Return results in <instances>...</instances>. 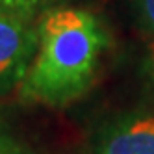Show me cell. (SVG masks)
I'll use <instances>...</instances> for the list:
<instances>
[{"instance_id":"obj_1","label":"cell","mask_w":154,"mask_h":154,"mask_svg":"<svg viewBox=\"0 0 154 154\" xmlns=\"http://www.w3.org/2000/svg\"><path fill=\"white\" fill-rule=\"evenodd\" d=\"M37 34V50L19 85L20 98L50 108L69 106L93 85L108 34L93 13L78 8L48 11Z\"/></svg>"},{"instance_id":"obj_2","label":"cell","mask_w":154,"mask_h":154,"mask_svg":"<svg viewBox=\"0 0 154 154\" xmlns=\"http://www.w3.org/2000/svg\"><path fill=\"white\" fill-rule=\"evenodd\" d=\"M37 39V28L30 24V19L0 11V97L23 84Z\"/></svg>"},{"instance_id":"obj_3","label":"cell","mask_w":154,"mask_h":154,"mask_svg":"<svg viewBox=\"0 0 154 154\" xmlns=\"http://www.w3.org/2000/svg\"><path fill=\"white\" fill-rule=\"evenodd\" d=\"M89 154H154V115L125 113L98 128Z\"/></svg>"},{"instance_id":"obj_4","label":"cell","mask_w":154,"mask_h":154,"mask_svg":"<svg viewBox=\"0 0 154 154\" xmlns=\"http://www.w3.org/2000/svg\"><path fill=\"white\" fill-rule=\"evenodd\" d=\"M47 0H0V11L30 19Z\"/></svg>"},{"instance_id":"obj_5","label":"cell","mask_w":154,"mask_h":154,"mask_svg":"<svg viewBox=\"0 0 154 154\" xmlns=\"http://www.w3.org/2000/svg\"><path fill=\"white\" fill-rule=\"evenodd\" d=\"M0 154H34V150L0 123Z\"/></svg>"},{"instance_id":"obj_6","label":"cell","mask_w":154,"mask_h":154,"mask_svg":"<svg viewBox=\"0 0 154 154\" xmlns=\"http://www.w3.org/2000/svg\"><path fill=\"white\" fill-rule=\"evenodd\" d=\"M141 24L154 35V0H134Z\"/></svg>"},{"instance_id":"obj_7","label":"cell","mask_w":154,"mask_h":154,"mask_svg":"<svg viewBox=\"0 0 154 154\" xmlns=\"http://www.w3.org/2000/svg\"><path fill=\"white\" fill-rule=\"evenodd\" d=\"M149 71H150V78L154 82V43L150 45V50H149Z\"/></svg>"}]
</instances>
